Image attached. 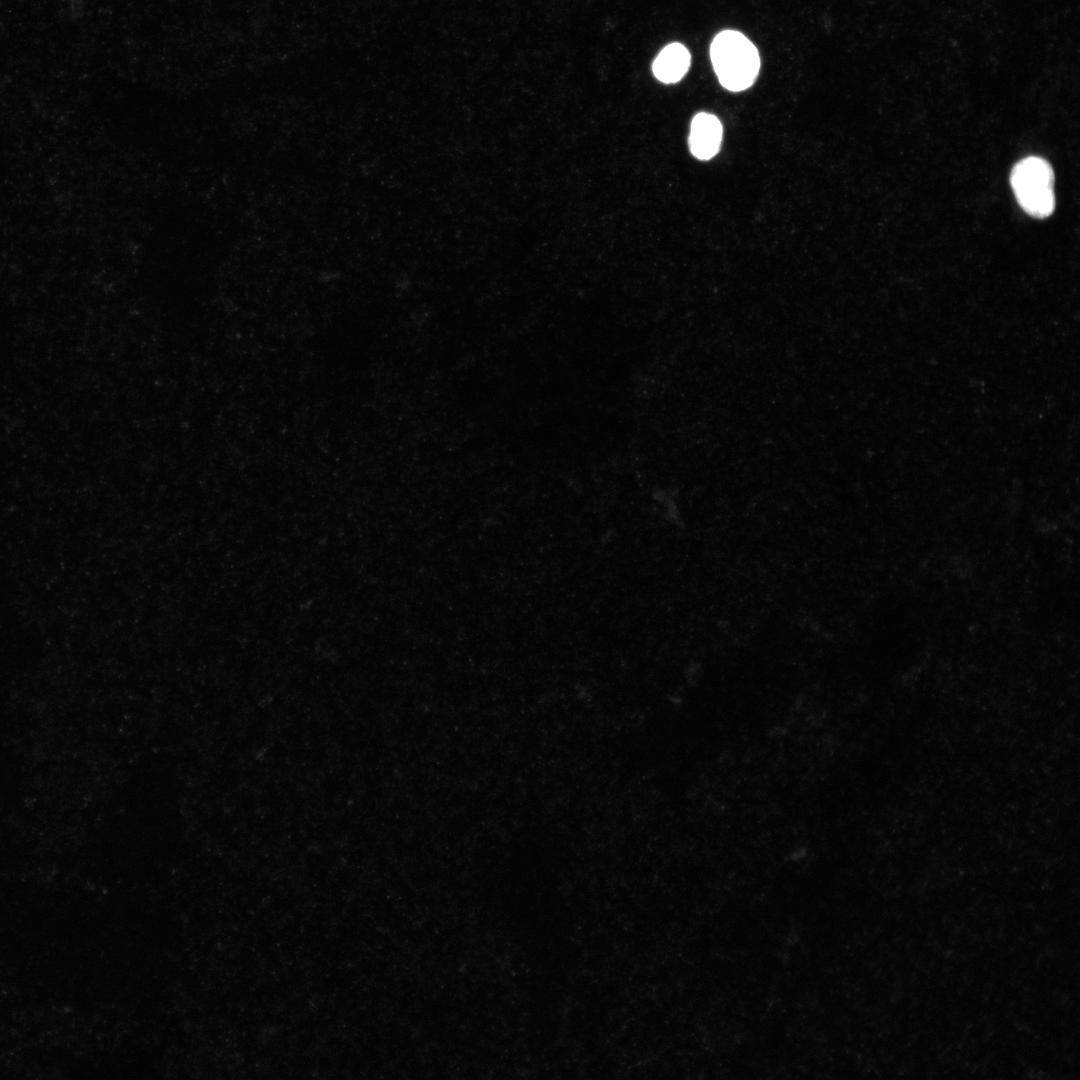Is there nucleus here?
Segmentation results:
<instances>
[{
	"instance_id": "1",
	"label": "nucleus",
	"mask_w": 1080,
	"mask_h": 1080,
	"mask_svg": "<svg viewBox=\"0 0 1080 1080\" xmlns=\"http://www.w3.org/2000/svg\"><path fill=\"white\" fill-rule=\"evenodd\" d=\"M710 56L720 84L730 91L749 88L758 76L759 53L738 31L726 30L717 34L711 44Z\"/></svg>"
},
{
	"instance_id": "3",
	"label": "nucleus",
	"mask_w": 1080,
	"mask_h": 1080,
	"mask_svg": "<svg viewBox=\"0 0 1080 1080\" xmlns=\"http://www.w3.org/2000/svg\"><path fill=\"white\" fill-rule=\"evenodd\" d=\"M722 133L721 122L716 116L705 112L696 114L691 122L688 140L693 156L699 160L714 157L720 149Z\"/></svg>"
},
{
	"instance_id": "2",
	"label": "nucleus",
	"mask_w": 1080,
	"mask_h": 1080,
	"mask_svg": "<svg viewBox=\"0 0 1080 1080\" xmlns=\"http://www.w3.org/2000/svg\"><path fill=\"white\" fill-rule=\"evenodd\" d=\"M1021 208L1035 218H1046L1055 208L1054 173L1043 158L1030 156L1017 162L1010 175Z\"/></svg>"
},
{
	"instance_id": "4",
	"label": "nucleus",
	"mask_w": 1080,
	"mask_h": 1080,
	"mask_svg": "<svg viewBox=\"0 0 1080 1080\" xmlns=\"http://www.w3.org/2000/svg\"><path fill=\"white\" fill-rule=\"evenodd\" d=\"M690 53L680 43L666 46L653 63L655 77L664 83H674L682 79L690 66Z\"/></svg>"
}]
</instances>
